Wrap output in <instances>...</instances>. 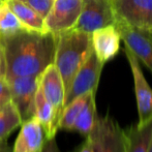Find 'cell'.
<instances>
[{
    "instance_id": "cell-8",
    "label": "cell",
    "mask_w": 152,
    "mask_h": 152,
    "mask_svg": "<svg viewBox=\"0 0 152 152\" xmlns=\"http://www.w3.org/2000/svg\"><path fill=\"white\" fill-rule=\"evenodd\" d=\"M124 53L127 57L134 78V95L139 114V121L137 123L145 124L152 121V89L145 79L138 58L126 47H124Z\"/></svg>"
},
{
    "instance_id": "cell-24",
    "label": "cell",
    "mask_w": 152,
    "mask_h": 152,
    "mask_svg": "<svg viewBox=\"0 0 152 152\" xmlns=\"http://www.w3.org/2000/svg\"><path fill=\"white\" fill-rule=\"evenodd\" d=\"M6 76V59L4 47L0 42V79L5 78Z\"/></svg>"
},
{
    "instance_id": "cell-4",
    "label": "cell",
    "mask_w": 152,
    "mask_h": 152,
    "mask_svg": "<svg viewBox=\"0 0 152 152\" xmlns=\"http://www.w3.org/2000/svg\"><path fill=\"white\" fill-rule=\"evenodd\" d=\"M115 21L112 0H83L82 10L74 28L91 34L96 29L114 25Z\"/></svg>"
},
{
    "instance_id": "cell-13",
    "label": "cell",
    "mask_w": 152,
    "mask_h": 152,
    "mask_svg": "<svg viewBox=\"0 0 152 152\" xmlns=\"http://www.w3.org/2000/svg\"><path fill=\"white\" fill-rule=\"evenodd\" d=\"M121 36L115 25L96 29L91 33L92 49L102 63L110 61L119 52Z\"/></svg>"
},
{
    "instance_id": "cell-7",
    "label": "cell",
    "mask_w": 152,
    "mask_h": 152,
    "mask_svg": "<svg viewBox=\"0 0 152 152\" xmlns=\"http://www.w3.org/2000/svg\"><path fill=\"white\" fill-rule=\"evenodd\" d=\"M116 21L152 32V0H112Z\"/></svg>"
},
{
    "instance_id": "cell-18",
    "label": "cell",
    "mask_w": 152,
    "mask_h": 152,
    "mask_svg": "<svg viewBox=\"0 0 152 152\" xmlns=\"http://www.w3.org/2000/svg\"><path fill=\"white\" fill-rule=\"evenodd\" d=\"M93 91L78 96V97L72 99L69 104H67L64 107L63 111H62V113L60 115V118H59L58 129L72 132V126H74V123H75V121H76L77 117H78L79 113L81 112L83 107L85 106L87 99L89 98V96H90V94Z\"/></svg>"
},
{
    "instance_id": "cell-9",
    "label": "cell",
    "mask_w": 152,
    "mask_h": 152,
    "mask_svg": "<svg viewBox=\"0 0 152 152\" xmlns=\"http://www.w3.org/2000/svg\"><path fill=\"white\" fill-rule=\"evenodd\" d=\"M83 0H54L45 18L47 30L53 34L69 30L76 26L82 10Z\"/></svg>"
},
{
    "instance_id": "cell-20",
    "label": "cell",
    "mask_w": 152,
    "mask_h": 152,
    "mask_svg": "<svg viewBox=\"0 0 152 152\" xmlns=\"http://www.w3.org/2000/svg\"><path fill=\"white\" fill-rule=\"evenodd\" d=\"M27 30L5 2L0 3V38Z\"/></svg>"
},
{
    "instance_id": "cell-6",
    "label": "cell",
    "mask_w": 152,
    "mask_h": 152,
    "mask_svg": "<svg viewBox=\"0 0 152 152\" xmlns=\"http://www.w3.org/2000/svg\"><path fill=\"white\" fill-rule=\"evenodd\" d=\"M10 100L21 116L22 122L34 117V97L38 87V76H20L6 79Z\"/></svg>"
},
{
    "instance_id": "cell-26",
    "label": "cell",
    "mask_w": 152,
    "mask_h": 152,
    "mask_svg": "<svg viewBox=\"0 0 152 152\" xmlns=\"http://www.w3.org/2000/svg\"><path fill=\"white\" fill-rule=\"evenodd\" d=\"M0 152H12L7 142H6V140L0 141Z\"/></svg>"
},
{
    "instance_id": "cell-5",
    "label": "cell",
    "mask_w": 152,
    "mask_h": 152,
    "mask_svg": "<svg viewBox=\"0 0 152 152\" xmlns=\"http://www.w3.org/2000/svg\"><path fill=\"white\" fill-rule=\"evenodd\" d=\"M104 63L97 58L92 49L90 55L76 74L65 94L64 107L72 99L88 92H96Z\"/></svg>"
},
{
    "instance_id": "cell-15",
    "label": "cell",
    "mask_w": 152,
    "mask_h": 152,
    "mask_svg": "<svg viewBox=\"0 0 152 152\" xmlns=\"http://www.w3.org/2000/svg\"><path fill=\"white\" fill-rule=\"evenodd\" d=\"M5 3L12 10L17 18L20 20L23 26L30 31L37 32H48L45 19L37 14L35 10H33L26 4L19 0H6Z\"/></svg>"
},
{
    "instance_id": "cell-19",
    "label": "cell",
    "mask_w": 152,
    "mask_h": 152,
    "mask_svg": "<svg viewBox=\"0 0 152 152\" xmlns=\"http://www.w3.org/2000/svg\"><path fill=\"white\" fill-rule=\"evenodd\" d=\"M22 124V119L18 110L10 100L0 108V141L6 140L18 126Z\"/></svg>"
},
{
    "instance_id": "cell-27",
    "label": "cell",
    "mask_w": 152,
    "mask_h": 152,
    "mask_svg": "<svg viewBox=\"0 0 152 152\" xmlns=\"http://www.w3.org/2000/svg\"><path fill=\"white\" fill-rule=\"evenodd\" d=\"M147 152H152V137H151V140H150V143H149V146H148V149H147Z\"/></svg>"
},
{
    "instance_id": "cell-23",
    "label": "cell",
    "mask_w": 152,
    "mask_h": 152,
    "mask_svg": "<svg viewBox=\"0 0 152 152\" xmlns=\"http://www.w3.org/2000/svg\"><path fill=\"white\" fill-rule=\"evenodd\" d=\"M72 152H94L91 139L89 138V137H86L85 140L83 141L78 147H76V148L72 150Z\"/></svg>"
},
{
    "instance_id": "cell-28",
    "label": "cell",
    "mask_w": 152,
    "mask_h": 152,
    "mask_svg": "<svg viewBox=\"0 0 152 152\" xmlns=\"http://www.w3.org/2000/svg\"><path fill=\"white\" fill-rule=\"evenodd\" d=\"M6 0H0V3H1V2H5Z\"/></svg>"
},
{
    "instance_id": "cell-10",
    "label": "cell",
    "mask_w": 152,
    "mask_h": 152,
    "mask_svg": "<svg viewBox=\"0 0 152 152\" xmlns=\"http://www.w3.org/2000/svg\"><path fill=\"white\" fill-rule=\"evenodd\" d=\"M114 25L126 48L152 72V32L134 28L120 21H115Z\"/></svg>"
},
{
    "instance_id": "cell-21",
    "label": "cell",
    "mask_w": 152,
    "mask_h": 152,
    "mask_svg": "<svg viewBox=\"0 0 152 152\" xmlns=\"http://www.w3.org/2000/svg\"><path fill=\"white\" fill-rule=\"evenodd\" d=\"M19 1L23 2L33 10H35L44 19L49 14L54 3V0H19Z\"/></svg>"
},
{
    "instance_id": "cell-2",
    "label": "cell",
    "mask_w": 152,
    "mask_h": 152,
    "mask_svg": "<svg viewBox=\"0 0 152 152\" xmlns=\"http://www.w3.org/2000/svg\"><path fill=\"white\" fill-rule=\"evenodd\" d=\"M91 51V34L76 28L56 34L54 64L63 81L65 94Z\"/></svg>"
},
{
    "instance_id": "cell-22",
    "label": "cell",
    "mask_w": 152,
    "mask_h": 152,
    "mask_svg": "<svg viewBox=\"0 0 152 152\" xmlns=\"http://www.w3.org/2000/svg\"><path fill=\"white\" fill-rule=\"evenodd\" d=\"M10 102V86L5 78L0 79V108Z\"/></svg>"
},
{
    "instance_id": "cell-25",
    "label": "cell",
    "mask_w": 152,
    "mask_h": 152,
    "mask_svg": "<svg viewBox=\"0 0 152 152\" xmlns=\"http://www.w3.org/2000/svg\"><path fill=\"white\" fill-rule=\"evenodd\" d=\"M42 152H61V151H60V149H59L58 145H57L55 138H53L47 141L46 145H45Z\"/></svg>"
},
{
    "instance_id": "cell-1",
    "label": "cell",
    "mask_w": 152,
    "mask_h": 152,
    "mask_svg": "<svg viewBox=\"0 0 152 152\" xmlns=\"http://www.w3.org/2000/svg\"><path fill=\"white\" fill-rule=\"evenodd\" d=\"M6 59L5 79L20 76H39L54 63L56 35L51 32L24 30L0 38Z\"/></svg>"
},
{
    "instance_id": "cell-16",
    "label": "cell",
    "mask_w": 152,
    "mask_h": 152,
    "mask_svg": "<svg viewBox=\"0 0 152 152\" xmlns=\"http://www.w3.org/2000/svg\"><path fill=\"white\" fill-rule=\"evenodd\" d=\"M125 152H147L152 137V121L145 124H132L125 129Z\"/></svg>"
},
{
    "instance_id": "cell-17",
    "label": "cell",
    "mask_w": 152,
    "mask_h": 152,
    "mask_svg": "<svg viewBox=\"0 0 152 152\" xmlns=\"http://www.w3.org/2000/svg\"><path fill=\"white\" fill-rule=\"evenodd\" d=\"M96 92H92L87 99L85 106L79 113L74 126L72 128V132H76L78 134H82L83 137H88L93 129L94 125L97 119V112H96V102H95Z\"/></svg>"
},
{
    "instance_id": "cell-3",
    "label": "cell",
    "mask_w": 152,
    "mask_h": 152,
    "mask_svg": "<svg viewBox=\"0 0 152 152\" xmlns=\"http://www.w3.org/2000/svg\"><path fill=\"white\" fill-rule=\"evenodd\" d=\"M94 152H125V129L110 115L97 117L89 134Z\"/></svg>"
},
{
    "instance_id": "cell-12",
    "label": "cell",
    "mask_w": 152,
    "mask_h": 152,
    "mask_svg": "<svg viewBox=\"0 0 152 152\" xmlns=\"http://www.w3.org/2000/svg\"><path fill=\"white\" fill-rule=\"evenodd\" d=\"M47 141L44 127L33 117L22 122L12 152H42Z\"/></svg>"
},
{
    "instance_id": "cell-14",
    "label": "cell",
    "mask_w": 152,
    "mask_h": 152,
    "mask_svg": "<svg viewBox=\"0 0 152 152\" xmlns=\"http://www.w3.org/2000/svg\"><path fill=\"white\" fill-rule=\"evenodd\" d=\"M34 118L44 127L48 140L55 138L56 132H58V120L56 113L53 106L45 97L39 86L37 87L34 97Z\"/></svg>"
},
{
    "instance_id": "cell-11",
    "label": "cell",
    "mask_w": 152,
    "mask_h": 152,
    "mask_svg": "<svg viewBox=\"0 0 152 152\" xmlns=\"http://www.w3.org/2000/svg\"><path fill=\"white\" fill-rule=\"evenodd\" d=\"M38 86L42 89L45 97L53 106L59 122L60 115L64 109L65 88L60 74L54 63L47 66L38 76Z\"/></svg>"
}]
</instances>
